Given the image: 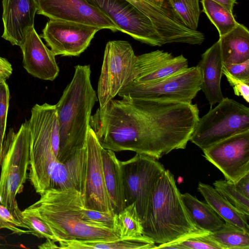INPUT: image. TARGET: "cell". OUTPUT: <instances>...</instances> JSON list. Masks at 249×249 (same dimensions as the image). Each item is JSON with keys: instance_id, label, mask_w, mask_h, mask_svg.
Returning a JSON list of instances; mask_svg holds the SVG:
<instances>
[{"instance_id": "obj_1", "label": "cell", "mask_w": 249, "mask_h": 249, "mask_svg": "<svg viewBox=\"0 0 249 249\" xmlns=\"http://www.w3.org/2000/svg\"><path fill=\"white\" fill-rule=\"evenodd\" d=\"M89 126L104 148L132 151L157 160L181 149L188 128L180 103L129 98L113 99L99 107Z\"/></svg>"}, {"instance_id": "obj_2", "label": "cell", "mask_w": 249, "mask_h": 249, "mask_svg": "<svg viewBox=\"0 0 249 249\" xmlns=\"http://www.w3.org/2000/svg\"><path fill=\"white\" fill-rule=\"evenodd\" d=\"M27 122L30 136L29 179L36 192L40 194L51 189L72 188L83 194L86 148L64 163L58 161L59 123L55 105L36 104Z\"/></svg>"}, {"instance_id": "obj_3", "label": "cell", "mask_w": 249, "mask_h": 249, "mask_svg": "<svg viewBox=\"0 0 249 249\" xmlns=\"http://www.w3.org/2000/svg\"><path fill=\"white\" fill-rule=\"evenodd\" d=\"M39 199L26 208L50 227L57 242L112 240L120 238L116 231L93 225L83 216V194L72 188L51 189L40 194Z\"/></svg>"}, {"instance_id": "obj_4", "label": "cell", "mask_w": 249, "mask_h": 249, "mask_svg": "<svg viewBox=\"0 0 249 249\" xmlns=\"http://www.w3.org/2000/svg\"><path fill=\"white\" fill-rule=\"evenodd\" d=\"M89 65H77L73 76L55 105L59 132L58 160L64 163L86 147L91 111L98 101Z\"/></svg>"}, {"instance_id": "obj_5", "label": "cell", "mask_w": 249, "mask_h": 249, "mask_svg": "<svg viewBox=\"0 0 249 249\" xmlns=\"http://www.w3.org/2000/svg\"><path fill=\"white\" fill-rule=\"evenodd\" d=\"M142 224V235L160 245L206 231L191 220L174 175L166 169L154 186Z\"/></svg>"}, {"instance_id": "obj_6", "label": "cell", "mask_w": 249, "mask_h": 249, "mask_svg": "<svg viewBox=\"0 0 249 249\" xmlns=\"http://www.w3.org/2000/svg\"><path fill=\"white\" fill-rule=\"evenodd\" d=\"M30 139L27 120L17 132L10 128L5 135L0 176V204L11 212L18 206L17 195L22 191L27 179Z\"/></svg>"}, {"instance_id": "obj_7", "label": "cell", "mask_w": 249, "mask_h": 249, "mask_svg": "<svg viewBox=\"0 0 249 249\" xmlns=\"http://www.w3.org/2000/svg\"><path fill=\"white\" fill-rule=\"evenodd\" d=\"M249 130V108L228 97L199 118L189 141L202 150Z\"/></svg>"}, {"instance_id": "obj_8", "label": "cell", "mask_w": 249, "mask_h": 249, "mask_svg": "<svg viewBox=\"0 0 249 249\" xmlns=\"http://www.w3.org/2000/svg\"><path fill=\"white\" fill-rule=\"evenodd\" d=\"M201 71L196 65L156 82L139 83L132 81L124 86L118 95L122 98L192 103L201 89Z\"/></svg>"}, {"instance_id": "obj_9", "label": "cell", "mask_w": 249, "mask_h": 249, "mask_svg": "<svg viewBox=\"0 0 249 249\" xmlns=\"http://www.w3.org/2000/svg\"><path fill=\"white\" fill-rule=\"evenodd\" d=\"M136 59L128 41L111 40L107 43L98 84L99 107H104L134 80Z\"/></svg>"}, {"instance_id": "obj_10", "label": "cell", "mask_w": 249, "mask_h": 249, "mask_svg": "<svg viewBox=\"0 0 249 249\" xmlns=\"http://www.w3.org/2000/svg\"><path fill=\"white\" fill-rule=\"evenodd\" d=\"M126 206L135 203L141 221L147 211L154 186L165 170L158 160L136 153L125 161H120Z\"/></svg>"}, {"instance_id": "obj_11", "label": "cell", "mask_w": 249, "mask_h": 249, "mask_svg": "<svg viewBox=\"0 0 249 249\" xmlns=\"http://www.w3.org/2000/svg\"><path fill=\"white\" fill-rule=\"evenodd\" d=\"M86 0L105 14L119 31L150 46L163 45L150 19L126 0Z\"/></svg>"}, {"instance_id": "obj_12", "label": "cell", "mask_w": 249, "mask_h": 249, "mask_svg": "<svg viewBox=\"0 0 249 249\" xmlns=\"http://www.w3.org/2000/svg\"><path fill=\"white\" fill-rule=\"evenodd\" d=\"M205 158L234 183L249 173V130L228 137L202 150Z\"/></svg>"}, {"instance_id": "obj_13", "label": "cell", "mask_w": 249, "mask_h": 249, "mask_svg": "<svg viewBox=\"0 0 249 249\" xmlns=\"http://www.w3.org/2000/svg\"><path fill=\"white\" fill-rule=\"evenodd\" d=\"M140 10L150 19L163 44L200 45L204 41V34L188 28L168 0H144Z\"/></svg>"}, {"instance_id": "obj_14", "label": "cell", "mask_w": 249, "mask_h": 249, "mask_svg": "<svg viewBox=\"0 0 249 249\" xmlns=\"http://www.w3.org/2000/svg\"><path fill=\"white\" fill-rule=\"evenodd\" d=\"M99 30L81 23L50 19L41 37L55 56H77L87 49Z\"/></svg>"}, {"instance_id": "obj_15", "label": "cell", "mask_w": 249, "mask_h": 249, "mask_svg": "<svg viewBox=\"0 0 249 249\" xmlns=\"http://www.w3.org/2000/svg\"><path fill=\"white\" fill-rule=\"evenodd\" d=\"M37 14L50 19L76 22L99 30L119 31L112 21L99 9L86 0H36Z\"/></svg>"}, {"instance_id": "obj_16", "label": "cell", "mask_w": 249, "mask_h": 249, "mask_svg": "<svg viewBox=\"0 0 249 249\" xmlns=\"http://www.w3.org/2000/svg\"><path fill=\"white\" fill-rule=\"evenodd\" d=\"M102 148L95 133L89 126L86 140L87 171L83 207L88 210L113 212L105 184Z\"/></svg>"}, {"instance_id": "obj_17", "label": "cell", "mask_w": 249, "mask_h": 249, "mask_svg": "<svg viewBox=\"0 0 249 249\" xmlns=\"http://www.w3.org/2000/svg\"><path fill=\"white\" fill-rule=\"evenodd\" d=\"M188 67V61L182 54L156 50L137 56L134 82H154L181 71Z\"/></svg>"}, {"instance_id": "obj_18", "label": "cell", "mask_w": 249, "mask_h": 249, "mask_svg": "<svg viewBox=\"0 0 249 249\" xmlns=\"http://www.w3.org/2000/svg\"><path fill=\"white\" fill-rule=\"evenodd\" d=\"M3 32L1 37L20 46L34 27L36 0H2Z\"/></svg>"}, {"instance_id": "obj_19", "label": "cell", "mask_w": 249, "mask_h": 249, "mask_svg": "<svg viewBox=\"0 0 249 249\" xmlns=\"http://www.w3.org/2000/svg\"><path fill=\"white\" fill-rule=\"evenodd\" d=\"M23 54V66L32 76L44 80L53 81L59 68L55 55L43 43L34 27L30 29L19 46Z\"/></svg>"}, {"instance_id": "obj_20", "label": "cell", "mask_w": 249, "mask_h": 249, "mask_svg": "<svg viewBox=\"0 0 249 249\" xmlns=\"http://www.w3.org/2000/svg\"><path fill=\"white\" fill-rule=\"evenodd\" d=\"M197 66L202 76L201 89L212 107L224 98L221 88L223 61L219 40L201 55Z\"/></svg>"}, {"instance_id": "obj_21", "label": "cell", "mask_w": 249, "mask_h": 249, "mask_svg": "<svg viewBox=\"0 0 249 249\" xmlns=\"http://www.w3.org/2000/svg\"><path fill=\"white\" fill-rule=\"evenodd\" d=\"M101 156L106 188L112 210L117 214L126 207L120 160L114 151L103 147Z\"/></svg>"}, {"instance_id": "obj_22", "label": "cell", "mask_w": 249, "mask_h": 249, "mask_svg": "<svg viewBox=\"0 0 249 249\" xmlns=\"http://www.w3.org/2000/svg\"><path fill=\"white\" fill-rule=\"evenodd\" d=\"M218 40L223 65L249 59V31L244 25L238 23Z\"/></svg>"}, {"instance_id": "obj_23", "label": "cell", "mask_w": 249, "mask_h": 249, "mask_svg": "<svg viewBox=\"0 0 249 249\" xmlns=\"http://www.w3.org/2000/svg\"><path fill=\"white\" fill-rule=\"evenodd\" d=\"M197 190L206 202L225 223L235 226L249 232V216H246L226 200L214 188L199 182Z\"/></svg>"}, {"instance_id": "obj_24", "label": "cell", "mask_w": 249, "mask_h": 249, "mask_svg": "<svg viewBox=\"0 0 249 249\" xmlns=\"http://www.w3.org/2000/svg\"><path fill=\"white\" fill-rule=\"evenodd\" d=\"M58 243L61 249H152L156 247L151 239L143 235L112 240L60 241Z\"/></svg>"}, {"instance_id": "obj_25", "label": "cell", "mask_w": 249, "mask_h": 249, "mask_svg": "<svg viewBox=\"0 0 249 249\" xmlns=\"http://www.w3.org/2000/svg\"><path fill=\"white\" fill-rule=\"evenodd\" d=\"M181 198L190 218L200 230L213 232L220 229L225 224L207 202L200 201L188 193L181 194Z\"/></svg>"}, {"instance_id": "obj_26", "label": "cell", "mask_w": 249, "mask_h": 249, "mask_svg": "<svg viewBox=\"0 0 249 249\" xmlns=\"http://www.w3.org/2000/svg\"><path fill=\"white\" fill-rule=\"evenodd\" d=\"M209 236L222 249H249V232L226 223L220 229L211 232Z\"/></svg>"}, {"instance_id": "obj_27", "label": "cell", "mask_w": 249, "mask_h": 249, "mask_svg": "<svg viewBox=\"0 0 249 249\" xmlns=\"http://www.w3.org/2000/svg\"><path fill=\"white\" fill-rule=\"evenodd\" d=\"M204 12L215 26L219 36L234 28L238 24L232 12L213 0H201Z\"/></svg>"}, {"instance_id": "obj_28", "label": "cell", "mask_w": 249, "mask_h": 249, "mask_svg": "<svg viewBox=\"0 0 249 249\" xmlns=\"http://www.w3.org/2000/svg\"><path fill=\"white\" fill-rule=\"evenodd\" d=\"M115 229L121 238L137 237L142 235V221L133 203L116 214Z\"/></svg>"}, {"instance_id": "obj_29", "label": "cell", "mask_w": 249, "mask_h": 249, "mask_svg": "<svg viewBox=\"0 0 249 249\" xmlns=\"http://www.w3.org/2000/svg\"><path fill=\"white\" fill-rule=\"evenodd\" d=\"M210 232L205 231L193 234L172 243L160 244L155 249H222L209 236Z\"/></svg>"}, {"instance_id": "obj_30", "label": "cell", "mask_w": 249, "mask_h": 249, "mask_svg": "<svg viewBox=\"0 0 249 249\" xmlns=\"http://www.w3.org/2000/svg\"><path fill=\"white\" fill-rule=\"evenodd\" d=\"M213 185L216 191L239 211L249 217V198L236 188L234 183L226 179L215 180Z\"/></svg>"}, {"instance_id": "obj_31", "label": "cell", "mask_w": 249, "mask_h": 249, "mask_svg": "<svg viewBox=\"0 0 249 249\" xmlns=\"http://www.w3.org/2000/svg\"><path fill=\"white\" fill-rule=\"evenodd\" d=\"M168 1L186 26L192 30H196L201 13L199 0Z\"/></svg>"}, {"instance_id": "obj_32", "label": "cell", "mask_w": 249, "mask_h": 249, "mask_svg": "<svg viewBox=\"0 0 249 249\" xmlns=\"http://www.w3.org/2000/svg\"><path fill=\"white\" fill-rule=\"evenodd\" d=\"M21 222L25 225L31 234L39 238L57 239L49 225L40 217L25 210L22 211Z\"/></svg>"}, {"instance_id": "obj_33", "label": "cell", "mask_w": 249, "mask_h": 249, "mask_svg": "<svg viewBox=\"0 0 249 249\" xmlns=\"http://www.w3.org/2000/svg\"><path fill=\"white\" fill-rule=\"evenodd\" d=\"M83 216L87 222L96 225L115 229L116 214L114 212H104L86 209L83 207Z\"/></svg>"}, {"instance_id": "obj_34", "label": "cell", "mask_w": 249, "mask_h": 249, "mask_svg": "<svg viewBox=\"0 0 249 249\" xmlns=\"http://www.w3.org/2000/svg\"><path fill=\"white\" fill-rule=\"evenodd\" d=\"M20 228L27 229L24 224L15 217L7 207L0 204V229H7L18 235L31 234L30 230H22Z\"/></svg>"}, {"instance_id": "obj_35", "label": "cell", "mask_w": 249, "mask_h": 249, "mask_svg": "<svg viewBox=\"0 0 249 249\" xmlns=\"http://www.w3.org/2000/svg\"><path fill=\"white\" fill-rule=\"evenodd\" d=\"M10 92L5 80L0 81V129L5 135Z\"/></svg>"}, {"instance_id": "obj_36", "label": "cell", "mask_w": 249, "mask_h": 249, "mask_svg": "<svg viewBox=\"0 0 249 249\" xmlns=\"http://www.w3.org/2000/svg\"><path fill=\"white\" fill-rule=\"evenodd\" d=\"M222 73L232 87L235 95L241 96L249 102V80H242L231 75L223 65Z\"/></svg>"}, {"instance_id": "obj_37", "label": "cell", "mask_w": 249, "mask_h": 249, "mask_svg": "<svg viewBox=\"0 0 249 249\" xmlns=\"http://www.w3.org/2000/svg\"><path fill=\"white\" fill-rule=\"evenodd\" d=\"M223 66L234 77L242 80H249V59L241 63L225 65Z\"/></svg>"}, {"instance_id": "obj_38", "label": "cell", "mask_w": 249, "mask_h": 249, "mask_svg": "<svg viewBox=\"0 0 249 249\" xmlns=\"http://www.w3.org/2000/svg\"><path fill=\"white\" fill-rule=\"evenodd\" d=\"M12 71L11 64L7 59L0 56V81L8 78Z\"/></svg>"}, {"instance_id": "obj_39", "label": "cell", "mask_w": 249, "mask_h": 249, "mask_svg": "<svg viewBox=\"0 0 249 249\" xmlns=\"http://www.w3.org/2000/svg\"><path fill=\"white\" fill-rule=\"evenodd\" d=\"M234 185L239 192L249 198V173L241 178Z\"/></svg>"}, {"instance_id": "obj_40", "label": "cell", "mask_w": 249, "mask_h": 249, "mask_svg": "<svg viewBox=\"0 0 249 249\" xmlns=\"http://www.w3.org/2000/svg\"><path fill=\"white\" fill-rule=\"evenodd\" d=\"M213 1L220 4L229 11L232 12L233 6L236 4V0H213Z\"/></svg>"}, {"instance_id": "obj_41", "label": "cell", "mask_w": 249, "mask_h": 249, "mask_svg": "<svg viewBox=\"0 0 249 249\" xmlns=\"http://www.w3.org/2000/svg\"><path fill=\"white\" fill-rule=\"evenodd\" d=\"M55 242L50 239H46V241L40 244L38 248L40 249H59V246L55 244Z\"/></svg>"}, {"instance_id": "obj_42", "label": "cell", "mask_w": 249, "mask_h": 249, "mask_svg": "<svg viewBox=\"0 0 249 249\" xmlns=\"http://www.w3.org/2000/svg\"><path fill=\"white\" fill-rule=\"evenodd\" d=\"M5 135L2 134L0 129V165L1 164L4 150V142L5 138Z\"/></svg>"}, {"instance_id": "obj_43", "label": "cell", "mask_w": 249, "mask_h": 249, "mask_svg": "<svg viewBox=\"0 0 249 249\" xmlns=\"http://www.w3.org/2000/svg\"><path fill=\"white\" fill-rule=\"evenodd\" d=\"M1 199H2V198H1V196L0 195V204L1 203Z\"/></svg>"}, {"instance_id": "obj_44", "label": "cell", "mask_w": 249, "mask_h": 249, "mask_svg": "<svg viewBox=\"0 0 249 249\" xmlns=\"http://www.w3.org/2000/svg\"><path fill=\"white\" fill-rule=\"evenodd\" d=\"M159 0V1H163V0Z\"/></svg>"}]
</instances>
